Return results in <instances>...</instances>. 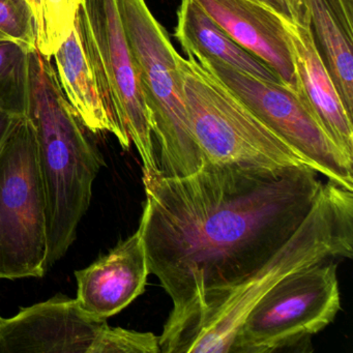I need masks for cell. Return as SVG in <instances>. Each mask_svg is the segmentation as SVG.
Segmentation results:
<instances>
[{
  "label": "cell",
  "mask_w": 353,
  "mask_h": 353,
  "mask_svg": "<svg viewBox=\"0 0 353 353\" xmlns=\"http://www.w3.org/2000/svg\"><path fill=\"white\" fill-rule=\"evenodd\" d=\"M309 166L268 170L202 164L142 179L139 227L150 274L176 314L263 265L301 226L323 187Z\"/></svg>",
  "instance_id": "obj_1"
},
{
  "label": "cell",
  "mask_w": 353,
  "mask_h": 353,
  "mask_svg": "<svg viewBox=\"0 0 353 353\" xmlns=\"http://www.w3.org/2000/svg\"><path fill=\"white\" fill-rule=\"evenodd\" d=\"M352 256L353 191L327 181L301 226L263 265L169 314L159 336L161 352L229 353L241 324L274 285L307 266Z\"/></svg>",
  "instance_id": "obj_2"
},
{
  "label": "cell",
  "mask_w": 353,
  "mask_h": 353,
  "mask_svg": "<svg viewBox=\"0 0 353 353\" xmlns=\"http://www.w3.org/2000/svg\"><path fill=\"white\" fill-rule=\"evenodd\" d=\"M36 136L47 203L48 256L54 265L69 251L92 197L105 161L65 98L50 57L30 54L28 112Z\"/></svg>",
  "instance_id": "obj_3"
},
{
  "label": "cell",
  "mask_w": 353,
  "mask_h": 353,
  "mask_svg": "<svg viewBox=\"0 0 353 353\" xmlns=\"http://www.w3.org/2000/svg\"><path fill=\"white\" fill-rule=\"evenodd\" d=\"M179 55L185 110L202 164L281 170L307 166L193 55ZM201 164V165H202Z\"/></svg>",
  "instance_id": "obj_4"
},
{
  "label": "cell",
  "mask_w": 353,
  "mask_h": 353,
  "mask_svg": "<svg viewBox=\"0 0 353 353\" xmlns=\"http://www.w3.org/2000/svg\"><path fill=\"white\" fill-rule=\"evenodd\" d=\"M137 70L164 176H183L201 166L185 110L179 53L145 0H115Z\"/></svg>",
  "instance_id": "obj_5"
},
{
  "label": "cell",
  "mask_w": 353,
  "mask_h": 353,
  "mask_svg": "<svg viewBox=\"0 0 353 353\" xmlns=\"http://www.w3.org/2000/svg\"><path fill=\"white\" fill-rule=\"evenodd\" d=\"M44 183L34 128L14 121L0 144V279L41 278L48 270Z\"/></svg>",
  "instance_id": "obj_6"
},
{
  "label": "cell",
  "mask_w": 353,
  "mask_h": 353,
  "mask_svg": "<svg viewBox=\"0 0 353 353\" xmlns=\"http://www.w3.org/2000/svg\"><path fill=\"white\" fill-rule=\"evenodd\" d=\"M76 24L107 110L138 150L142 179L159 176L150 117L117 1L81 0Z\"/></svg>",
  "instance_id": "obj_7"
},
{
  "label": "cell",
  "mask_w": 353,
  "mask_h": 353,
  "mask_svg": "<svg viewBox=\"0 0 353 353\" xmlns=\"http://www.w3.org/2000/svg\"><path fill=\"white\" fill-rule=\"evenodd\" d=\"M338 260L289 274L250 312L229 353H272L303 346L341 310Z\"/></svg>",
  "instance_id": "obj_8"
},
{
  "label": "cell",
  "mask_w": 353,
  "mask_h": 353,
  "mask_svg": "<svg viewBox=\"0 0 353 353\" xmlns=\"http://www.w3.org/2000/svg\"><path fill=\"white\" fill-rule=\"evenodd\" d=\"M266 127L303 159L307 166L353 191V160L324 131L303 94L219 61L196 57Z\"/></svg>",
  "instance_id": "obj_9"
},
{
  "label": "cell",
  "mask_w": 353,
  "mask_h": 353,
  "mask_svg": "<svg viewBox=\"0 0 353 353\" xmlns=\"http://www.w3.org/2000/svg\"><path fill=\"white\" fill-rule=\"evenodd\" d=\"M106 319L55 295L0 320V353H88Z\"/></svg>",
  "instance_id": "obj_10"
},
{
  "label": "cell",
  "mask_w": 353,
  "mask_h": 353,
  "mask_svg": "<svg viewBox=\"0 0 353 353\" xmlns=\"http://www.w3.org/2000/svg\"><path fill=\"white\" fill-rule=\"evenodd\" d=\"M150 268L140 227L107 255L75 272L76 301L83 311L108 319L145 291Z\"/></svg>",
  "instance_id": "obj_11"
},
{
  "label": "cell",
  "mask_w": 353,
  "mask_h": 353,
  "mask_svg": "<svg viewBox=\"0 0 353 353\" xmlns=\"http://www.w3.org/2000/svg\"><path fill=\"white\" fill-rule=\"evenodd\" d=\"M239 46L265 63L299 92L285 16L255 0H196Z\"/></svg>",
  "instance_id": "obj_12"
},
{
  "label": "cell",
  "mask_w": 353,
  "mask_h": 353,
  "mask_svg": "<svg viewBox=\"0 0 353 353\" xmlns=\"http://www.w3.org/2000/svg\"><path fill=\"white\" fill-rule=\"evenodd\" d=\"M299 92L336 145L353 160V117L347 113L320 55L311 23L285 18Z\"/></svg>",
  "instance_id": "obj_13"
},
{
  "label": "cell",
  "mask_w": 353,
  "mask_h": 353,
  "mask_svg": "<svg viewBox=\"0 0 353 353\" xmlns=\"http://www.w3.org/2000/svg\"><path fill=\"white\" fill-rule=\"evenodd\" d=\"M52 57L61 90L84 127L94 134H112L123 150H129L131 141L107 110L76 22L70 36Z\"/></svg>",
  "instance_id": "obj_14"
},
{
  "label": "cell",
  "mask_w": 353,
  "mask_h": 353,
  "mask_svg": "<svg viewBox=\"0 0 353 353\" xmlns=\"http://www.w3.org/2000/svg\"><path fill=\"white\" fill-rule=\"evenodd\" d=\"M320 55L353 117V0H303Z\"/></svg>",
  "instance_id": "obj_15"
},
{
  "label": "cell",
  "mask_w": 353,
  "mask_h": 353,
  "mask_svg": "<svg viewBox=\"0 0 353 353\" xmlns=\"http://www.w3.org/2000/svg\"><path fill=\"white\" fill-rule=\"evenodd\" d=\"M174 37L187 55L219 61L259 79L282 83L265 63L232 40L196 0H181Z\"/></svg>",
  "instance_id": "obj_16"
},
{
  "label": "cell",
  "mask_w": 353,
  "mask_h": 353,
  "mask_svg": "<svg viewBox=\"0 0 353 353\" xmlns=\"http://www.w3.org/2000/svg\"><path fill=\"white\" fill-rule=\"evenodd\" d=\"M32 50L13 41H0V112L26 117Z\"/></svg>",
  "instance_id": "obj_17"
},
{
  "label": "cell",
  "mask_w": 353,
  "mask_h": 353,
  "mask_svg": "<svg viewBox=\"0 0 353 353\" xmlns=\"http://www.w3.org/2000/svg\"><path fill=\"white\" fill-rule=\"evenodd\" d=\"M81 0H39L37 48L44 57H52L70 36Z\"/></svg>",
  "instance_id": "obj_18"
},
{
  "label": "cell",
  "mask_w": 353,
  "mask_h": 353,
  "mask_svg": "<svg viewBox=\"0 0 353 353\" xmlns=\"http://www.w3.org/2000/svg\"><path fill=\"white\" fill-rule=\"evenodd\" d=\"M36 18L28 0H0V41L37 48Z\"/></svg>",
  "instance_id": "obj_19"
},
{
  "label": "cell",
  "mask_w": 353,
  "mask_h": 353,
  "mask_svg": "<svg viewBox=\"0 0 353 353\" xmlns=\"http://www.w3.org/2000/svg\"><path fill=\"white\" fill-rule=\"evenodd\" d=\"M159 336L105 324L88 353H159Z\"/></svg>",
  "instance_id": "obj_20"
},
{
  "label": "cell",
  "mask_w": 353,
  "mask_h": 353,
  "mask_svg": "<svg viewBox=\"0 0 353 353\" xmlns=\"http://www.w3.org/2000/svg\"><path fill=\"white\" fill-rule=\"evenodd\" d=\"M291 20L299 22V23H310L309 13L305 10L303 0H285Z\"/></svg>",
  "instance_id": "obj_21"
},
{
  "label": "cell",
  "mask_w": 353,
  "mask_h": 353,
  "mask_svg": "<svg viewBox=\"0 0 353 353\" xmlns=\"http://www.w3.org/2000/svg\"><path fill=\"white\" fill-rule=\"evenodd\" d=\"M255 1L266 6V7L278 12L281 15L291 19L290 13H289L288 8H287L286 3H284V0H255Z\"/></svg>",
  "instance_id": "obj_22"
},
{
  "label": "cell",
  "mask_w": 353,
  "mask_h": 353,
  "mask_svg": "<svg viewBox=\"0 0 353 353\" xmlns=\"http://www.w3.org/2000/svg\"><path fill=\"white\" fill-rule=\"evenodd\" d=\"M16 119H17V117H13V115L5 112H0V144L5 139L6 135H7L10 128L13 125Z\"/></svg>",
  "instance_id": "obj_23"
},
{
  "label": "cell",
  "mask_w": 353,
  "mask_h": 353,
  "mask_svg": "<svg viewBox=\"0 0 353 353\" xmlns=\"http://www.w3.org/2000/svg\"><path fill=\"white\" fill-rule=\"evenodd\" d=\"M0 320H1V317H0Z\"/></svg>",
  "instance_id": "obj_24"
},
{
  "label": "cell",
  "mask_w": 353,
  "mask_h": 353,
  "mask_svg": "<svg viewBox=\"0 0 353 353\" xmlns=\"http://www.w3.org/2000/svg\"><path fill=\"white\" fill-rule=\"evenodd\" d=\"M284 3H285V0H284ZM286 6H287V5H286Z\"/></svg>",
  "instance_id": "obj_25"
}]
</instances>
